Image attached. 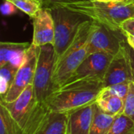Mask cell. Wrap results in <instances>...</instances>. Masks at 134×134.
<instances>
[{"mask_svg":"<svg viewBox=\"0 0 134 134\" xmlns=\"http://www.w3.org/2000/svg\"><path fill=\"white\" fill-rule=\"evenodd\" d=\"M103 88V81L100 79L86 78L68 81L54 90L44 104L50 111L68 113L95 103Z\"/></svg>","mask_w":134,"mask_h":134,"instance_id":"obj_1","label":"cell"},{"mask_svg":"<svg viewBox=\"0 0 134 134\" xmlns=\"http://www.w3.org/2000/svg\"><path fill=\"white\" fill-rule=\"evenodd\" d=\"M54 6L64 7L82 14L90 20L101 24L116 32H121L120 27L124 20L134 17V3L126 4L124 2H102L78 0L58 3Z\"/></svg>","mask_w":134,"mask_h":134,"instance_id":"obj_2","label":"cell"},{"mask_svg":"<svg viewBox=\"0 0 134 134\" xmlns=\"http://www.w3.org/2000/svg\"><path fill=\"white\" fill-rule=\"evenodd\" d=\"M93 20H87L79 27L77 33L63 54L54 63L53 73V90L64 85L88 57L87 43Z\"/></svg>","mask_w":134,"mask_h":134,"instance_id":"obj_3","label":"cell"},{"mask_svg":"<svg viewBox=\"0 0 134 134\" xmlns=\"http://www.w3.org/2000/svg\"><path fill=\"white\" fill-rule=\"evenodd\" d=\"M2 104L13 120L27 134L49 111L44 103L37 100L33 85H29L13 101Z\"/></svg>","mask_w":134,"mask_h":134,"instance_id":"obj_4","label":"cell"},{"mask_svg":"<svg viewBox=\"0 0 134 134\" xmlns=\"http://www.w3.org/2000/svg\"><path fill=\"white\" fill-rule=\"evenodd\" d=\"M55 27L54 51L57 60L73 41L79 26L87 20L86 16L64 7L53 6L50 9Z\"/></svg>","mask_w":134,"mask_h":134,"instance_id":"obj_5","label":"cell"},{"mask_svg":"<svg viewBox=\"0 0 134 134\" xmlns=\"http://www.w3.org/2000/svg\"><path fill=\"white\" fill-rule=\"evenodd\" d=\"M55 63L53 45L48 44L38 47L33 88L37 100L44 103L53 91V73Z\"/></svg>","mask_w":134,"mask_h":134,"instance_id":"obj_6","label":"cell"},{"mask_svg":"<svg viewBox=\"0 0 134 134\" xmlns=\"http://www.w3.org/2000/svg\"><path fill=\"white\" fill-rule=\"evenodd\" d=\"M37 54L38 47L31 44L30 48L27 51L24 63L18 68L9 91L4 98L1 99L5 103H10L15 100L29 85L33 84L37 63Z\"/></svg>","mask_w":134,"mask_h":134,"instance_id":"obj_7","label":"cell"},{"mask_svg":"<svg viewBox=\"0 0 134 134\" xmlns=\"http://www.w3.org/2000/svg\"><path fill=\"white\" fill-rule=\"evenodd\" d=\"M133 82L130 46L122 42L119 51L114 55L103 80L104 87Z\"/></svg>","mask_w":134,"mask_h":134,"instance_id":"obj_8","label":"cell"},{"mask_svg":"<svg viewBox=\"0 0 134 134\" xmlns=\"http://www.w3.org/2000/svg\"><path fill=\"white\" fill-rule=\"evenodd\" d=\"M115 33L116 31L93 21L87 43L88 56L95 53H106L115 55L123 42Z\"/></svg>","mask_w":134,"mask_h":134,"instance_id":"obj_9","label":"cell"},{"mask_svg":"<svg viewBox=\"0 0 134 134\" xmlns=\"http://www.w3.org/2000/svg\"><path fill=\"white\" fill-rule=\"evenodd\" d=\"M113 57L114 55L106 53H95L89 55L68 81L86 78L103 81Z\"/></svg>","mask_w":134,"mask_h":134,"instance_id":"obj_10","label":"cell"},{"mask_svg":"<svg viewBox=\"0 0 134 134\" xmlns=\"http://www.w3.org/2000/svg\"><path fill=\"white\" fill-rule=\"evenodd\" d=\"M33 20V38L32 42L36 47L54 44L55 27L50 10L42 8L37 15L32 18Z\"/></svg>","mask_w":134,"mask_h":134,"instance_id":"obj_11","label":"cell"},{"mask_svg":"<svg viewBox=\"0 0 134 134\" xmlns=\"http://www.w3.org/2000/svg\"><path fill=\"white\" fill-rule=\"evenodd\" d=\"M95 103L68 112L66 134H90Z\"/></svg>","mask_w":134,"mask_h":134,"instance_id":"obj_12","label":"cell"},{"mask_svg":"<svg viewBox=\"0 0 134 134\" xmlns=\"http://www.w3.org/2000/svg\"><path fill=\"white\" fill-rule=\"evenodd\" d=\"M68 113L48 111L27 134H66Z\"/></svg>","mask_w":134,"mask_h":134,"instance_id":"obj_13","label":"cell"},{"mask_svg":"<svg viewBox=\"0 0 134 134\" xmlns=\"http://www.w3.org/2000/svg\"><path fill=\"white\" fill-rule=\"evenodd\" d=\"M31 44L28 42H2L0 43V68L10 63L19 68L25 60Z\"/></svg>","mask_w":134,"mask_h":134,"instance_id":"obj_14","label":"cell"},{"mask_svg":"<svg viewBox=\"0 0 134 134\" xmlns=\"http://www.w3.org/2000/svg\"><path fill=\"white\" fill-rule=\"evenodd\" d=\"M95 104L104 112L116 116L123 113L125 100L112 93L107 87H104L100 92Z\"/></svg>","mask_w":134,"mask_h":134,"instance_id":"obj_15","label":"cell"},{"mask_svg":"<svg viewBox=\"0 0 134 134\" xmlns=\"http://www.w3.org/2000/svg\"><path fill=\"white\" fill-rule=\"evenodd\" d=\"M115 116L108 115L101 111L95 104L94 115L90 134H107L108 133Z\"/></svg>","mask_w":134,"mask_h":134,"instance_id":"obj_16","label":"cell"},{"mask_svg":"<svg viewBox=\"0 0 134 134\" xmlns=\"http://www.w3.org/2000/svg\"><path fill=\"white\" fill-rule=\"evenodd\" d=\"M0 134H24L11 117L5 106L0 103Z\"/></svg>","mask_w":134,"mask_h":134,"instance_id":"obj_17","label":"cell"},{"mask_svg":"<svg viewBox=\"0 0 134 134\" xmlns=\"http://www.w3.org/2000/svg\"><path fill=\"white\" fill-rule=\"evenodd\" d=\"M107 134H134V121L124 113L115 116Z\"/></svg>","mask_w":134,"mask_h":134,"instance_id":"obj_18","label":"cell"},{"mask_svg":"<svg viewBox=\"0 0 134 134\" xmlns=\"http://www.w3.org/2000/svg\"><path fill=\"white\" fill-rule=\"evenodd\" d=\"M18 68L13 66L10 63L5 64L0 68V91L1 99L4 98L7 92L9 91L13 80Z\"/></svg>","mask_w":134,"mask_h":134,"instance_id":"obj_19","label":"cell"},{"mask_svg":"<svg viewBox=\"0 0 134 134\" xmlns=\"http://www.w3.org/2000/svg\"><path fill=\"white\" fill-rule=\"evenodd\" d=\"M13 2L17 9H20L31 18H34L37 13L43 8L39 0H8Z\"/></svg>","mask_w":134,"mask_h":134,"instance_id":"obj_20","label":"cell"},{"mask_svg":"<svg viewBox=\"0 0 134 134\" xmlns=\"http://www.w3.org/2000/svg\"><path fill=\"white\" fill-rule=\"evenodd\" d=\"M123 113L134 121V83L130 84L129 93L125 99Z\"/></svg>","mask_w":134,"mask_h":134,"instance_id":"obj_21","label":"cell"},{"mask_svg":"<svg viewBox=\"0 0 134 134\" xmlns=\"http://www.w3.org/2000/svg\"><path fill=\"white\" fill-rule=\"evenodd\" d=\"M130 83H119L113 86H108L107 88L114 94L117 95L118 97H121L125 100L130 90Z\"/></svg>","mask_w":134,"mask_h":134,"instance_id":"obj_22","label":"cell"},{"mask_svg":"<svg viewBox=\"0 0 134 134\" xmlns=\"http://www.w3.org/2000/svg\"><path fill=\"white\" fill-rule=\"evenodd\" d=\"M122 34L128 33L134 36V17H131L124 20L120 27Z\"/></svg>","mask_w":134,"mask_h":134,"instance_id":"obj_23","label":"cell"},{"mask_svg":"<svg viewBox=\"0 0 134 134\" xmlns=\"http://www.w3.org/2000/svg\"><path fill=\"white\" fill-rule=\"evenodd\" d=\"M16 9L17 7L13 2L8 0H4L1 6V12L2 15L8 16L15 13L16 12Z\"/></svg>","mask_w":134,"mask_h":134,"instance_id":"obj_24","label":"cell"},{"mask_svg":"<svg viewBox=\"0 0 134 134\" xmlns=\"http://www.w3.org/2000/svg\"><path fill=\"white\" fill-rule=\"evenodd\" d=\"M39 1L42 2L43 8L50 9L58 3L68 2H72V1H78V0H39Z\"/></svg>","mask_w":134,"mask_h":134,"instance_id":"obj_25","label":"cell"},{"mask_svg":"<svg viewBox=\"0 0 134 134\" xmlns=\"http://www.w3.org/2000/svg\"><path fill=\"white\" fill-rule=\"evenodd\" d=\"M123 35L125 36V38H126V42H127V44L129 45V46L134 50V36L130 35V34H128V33H125L123 34Z\"/></svg>","mask_w":134,"mask_h":134,"instance_id":"obj_26","label":"cell"},{"mask_svg":"<svg viewBox=\"0 0 134 134\" xmlns=\"http://www.w3.org/2000/svg\"><path fill=\"white\" fill-rule=\"evenodd\" d=\"M130 61L132 67V73H133V82L134 83V50L130 47Z\"/></svg>","mask_w":134,"mask_h":134,"instance_id":"obj_27","label":"cell"},{"mask_svg":"<svg viewBox=\"0 0 134 134\" xmlns=\"http://www.w3.org/2000/svg\"><path fill=\"white\" fill-rule=\"evenodd\" d=\"M124 2L126 4H131V3H134V0H125Z\"/></svg>","mask_w":134,"mask_h":134,"instance_id":"obj_28","label":"cell"},{"mask_svg":"<svg viewBox=\"0 0 134 134\" xmlns=\"http://www.w3.org/2000/svg\"><path fill=\"white\" fill-rule=\"evenodd\" d=\"M91 1H97V2H111L110 0H91Z\"/></svg>","mask_w":134,"mask_h":134,"instance_id":"obj_29","label":"cell"},{"mask_svg":"<svg viewBox=\"0 0 134 134\" xmlns=\"http://www.w3.org/2000/svg\"><path fill=\"white\" fill-rule=\"evenodd\" d=\"M111 2H124L125 0H110Z\"/></svg>","mask_w":134,"mask_h":134,"instance_id":"obj_30","label":"cell"}]
</instances>
